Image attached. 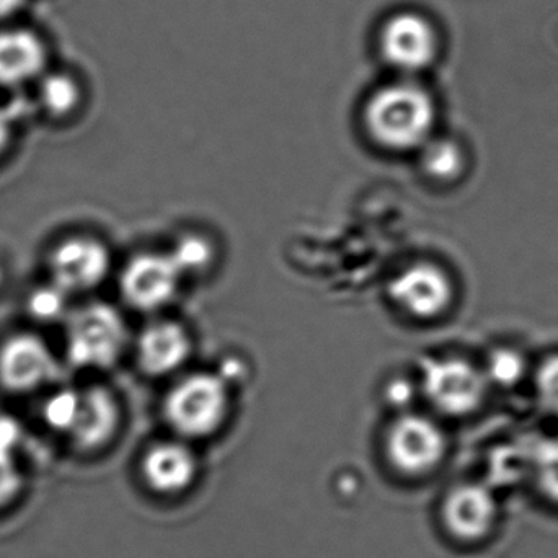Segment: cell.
<instances>
[{
  "instance_id": "2",
  "label": "cell",
  "mask_w": 558,
  "mask_h": 558,
  "mask_svg": "<svg viewBox=\"0 0 558 558\" xmlns=\"http://www.w3.org/2000/svg\"><path fill=\"white\" fill-rule=\"evenodd\" d=\"M65 360L77 369H107L120 360L126 344V325L113 305L90 302L69 312Z\"/></svg>"
},
{
  "instance_id": "20",
  "label": "cell",
  "mask_w": 558,
  "mask_h": 558,
  "mask_svg": "<svg viewBox=\"0 0 558 558\" xmlns=\"http://www.w3.org/2000/svg\"><path fill=\"white\" fill-rule=\"evenodd\" d=\"M25 487V478L15 461V452L0 448V510L15 504Z\"/></svg>"
},
{
  "instance_id": "21",
  "label": "cell",
  "mask_w": 558,
  "mask_h": 558,
  "mask_svg": "<svg viewBox=\"0 0 558 558\" xmlns=\"http://www.w3.org/2000/svg\"><path fill=\"white\" fill-rule=\"evenodd\" d=\"M177 267L183 274H193L208 267L211 260V247L199 238H186L170 254Z\"/></svg>"
},
{
  "instance_id": "17",
  "label": "cell",
  "mask_w": 558,
  "mask_h": 558,
  "mask_svg": "<svg viewBox=\"0 0 558 558\" xmlns=\"http://www.w3.org/2000/svg\"><path fill=\"white\" fill-rule=\"evenodd\" d=\"M69 298L64 291L58 286L49 284L41 286L29 294L28 298V312L43 324H52V322H64L69 315Z\"/></svg>"
},
{
  "instance_id": "23",
  "label": "cell",
  "mask_w": 558,
  "mask_h": 558,
  "mask_svg": "<svg viewBox=\"0 0 558 558\" xmlns=\"http://www.w3.org/2000/svg\"><path fill=\"white\" fill-rule=\"evenodd\" d=\"M537 389L544 405L558 413V356L550 357L537 374Z\"/></svg>"
},
{
  "instance_id": "15",
  "label": "cell",
  "mask_w": 558,
  "mask_h": 558,
  "mask_svg": "<svg viewBox=\"0 0 558 558\" xmlns=\"http://www.w3.org/2000/svg\"><path fill=\"white\" fill-rule=\"evenodd\" d=\"M46 48L36 33L15 28L0 32V87H16L38 77Z\"/></svg>"
},
{
  "instance_id": "10",
  "label": "cell",
  "mask_w": 558,
  "mask_h": 558,
  "mask_svg": "<svg viewBox=\"0 0 558 558\" xmlns=\"http://www.w3.org/2000/svg\"><path fill=\"white\" fill-rule=\"evenodd\" d=\"M380 51L384 59L399 71H422L435 59L436 35L423 16L400 13L384 25Z\"/></svg>"
},
{
  "instance_id": "8",
  "label": "cell",
  "mask_w": 558,
  "mask_h": 558,
  "mask_svg": "<svg viewBox=\"0 0 558 558\" xmlns=\"http://www.w3.org/2000/svg\"><path fill=\"white\" fill-rule=\"evenodd\" d=\"M182 277L170 254H141L121 274V294L137 311H157L172 301Z\"/></svg>"
},
{
  "instance_id": "7",
  "label": "cell",
  "mask_w": 558,
  "mask_h": 558,
  "mask_svg": "<svg viewBox=\"0 0 558 558\" xmlns=\"http://www.w3.org/2000/svg\"><path fill=\"white\" fill-rule=\"evenodd\" d=\"M387 454L397 471L407 475L426 474L445 458V435L425 416H402L389 429Z\"/></svg>"
},
{
  "instance_id": "1",
  "label": "cell",
  "mask_w": 558,
  "mask_h": 558,
  "mask_svg": "<svg viewBox=\"0 0 558 558\" xmlns=\"http://www.w3.org/2000/svg\"><path fill=\"white\" fill-rule=\"evenodd\" d=\"M367 131L379 146L409 150L422 146L435 123V105L428 92L412 82L380 88L364 111Z\"/></svg>"
},
{
  "instance_id": "3",
  "label": "cell",
  "mask_w": 558,
  "mask_h": 558,
  "mask_svg": "<svg viewBox=\"0 0 558 558\" xmlns=\"http://www.w3.org/2000/svg\"><path fill=\"white\" fill-rule=\"evenodd\" d=\"M228 407V387L221 377L193 374L170 390L166 418L183 438L202 439L221 428Z\"/></svg>"
},
{
  "instance_id": "26",
  "label": "cell",
  "mask_w": 558,
  "mask_h": 558,
  "mask_svg": "<svg viewBox=\"0 0 558 558\" xmlns=\"http://www.w3.org/2000/svg\"><path fill=\"white\" fill-rule=\"evenodd\" d=\"M23 2L25 0H0V20L19 12L22 9Z\"/></svg>"
},
{
  "instance_id": "24",
  "label": "cell",
  "mask_w": 558,
  "mask_h": 558,
  "mask_svg": "<svg viewBox=\"0 0 558 558\" xmlns=\"http://www.w3.org/2000/svg\"><path fill=\"white\" fill-rule=\"evenodd\" d=\"M10 141H12V120H10L7 111L0 108V156L5 153Z\"/></svg>"
},
{
  "instance_id": "14",
  "label": "cell",
  "mask_w": 558,
  "mask_h": 558,
  "mask_svg": "<svg viewBox=\"0 0 558 558\" xmlns=\"http://www.w3.org/2000/svg\"><path fill=\"white\" fill-rule=\"evenodd\" d=\"M198 472L195 452L179 441L153 446L144 456L143 474L159 494H180L195 482Z\"/></svg>"
},
{
  "instance_id": "12",
  "label": "cell",
  "mask_w": 558,
  "mask_h": 558,
  "mask_svg": "<svg viewBox=\"0 0 558 558\" xmlns=\"http://www.w3.org/2000/svg\"><path fill=\"white\" fill-rule=\"evenodd\" d=\"M497 501L482 485H462L446 498L442 507L446 526L462 541H478L487 536L497 521Z\"/></svg>"
},
{
  "instance_id": "11",
  "label": "cell",
  "mask_w": 558,
  "mask_h": 558,
  "mask_svg": "<svg viewBox=\"0 0 558 558\" xmlns=\"http://www.w3.org/2000/svg\"><path fill=\"white\" fill-rule=\"evenodd\" d=\"M451 282L433 265H413L392 279L389 294L413 317L432 318L441 314L451 301Z\"/></svg>"
},
{
  "instance_id": "5",
  "label": "cell",
  "mask_w": 558,
  "mask_h": 558,
  "mask_svg": "<svg viewBox=\"0 0 558 558\" xmlns=\"http://www.w3.org/2000/svg\"><path fill=\"white\" fill-rule=\"evenodd\" d=\"M120 422V403L107 387L74 389L61 435L77 451L94 452L114 438Z\"/></svg>"
},
{
  "instance_id": "16",
  "label": "cell",
  "mask_w": 558,
  "mask_h": 558,
  "mask_svg": "<svg viewBox=\"0 0 558 558\" xmlns=\"http://www.w3.org/2000/svg\"><path fill=\"white\" fill-rule=\"evenodd\" d=\"M39 100L52 117H68L81 100L77 82L68 74H51L39 85Z\"/></svg>"
},
{
  "instance_id": "19",
  "label": "cell",
  "mask_w": 558,
  "mask_h": 558,
  "mask_svg": "<svg viewBox=\"0 0 558 558\" xmlns=\"http://www.w3.org/2000/svg\"><path fill=\"white\" fill-rule=\"evenodd\" d=\"M534 472L541 490L558 501V441H543L533 456Z\"/></svg>"
},
{
  "instance_id": "6",
  "label": "cell",
  "mask_w": 558,
  "mask_h": 558,
  "mask_svg": "<svg viewBox=\"0 0 558 558\" xmlns=\"http://www.w3.org/2000/svg\"><path fill=\"white\" fill-rule=\"evenodd\" d=\"M107 245L88 235L62 239L49 252V282L65 294H81L100 286L110 274Z\"/></svg>"
},
{
  "instance_id": "22",
  "label": "cell",
  "mask_w": 558,
  "mask_h": 558,
  "mask_svg": "<svg viewBox=\"0 0 558 558\" xmlns=\"http://www.w3.org/2000/svg\"><path fill=\"white\" fill-rule=\"evenodd\" d=\"M490 374L497 383L504 386L517 383L523 374V361L511 351H498L492 357Z\"/></svg>"
},
{
  "instance_id": "13",
  "label": "cell",
  "mask_w": 558,
  "mask_h": 558,
  "mask_svg": "<svg viewBox=\"0 0 558 558\" xmlns=\"http://www.w3.org/2000/svg\"><path fill=\"white\" fill-rule=\"evenodd\" d=\"M192 343L182 325L157 322L144 328L137 340V363L149 376H166L189 360Z\"/></svg>"
},
{
  "instance_id": "4",
  "label": "cell",
  "mask_w": 558,
  "mask_h": 558,
  "mask_svg": "<svg viewBox=\"0 0 558 558\" xmlns=\"http://www.w3.org/2000/svg\"><path fill=\"white\" fill-rule=\"evenodd\" d=\"M61 376V363L45 338L19 331L0 343V387L15 396L38 392Z\"/></svg>"
},
{
  "instance_id": "9",
  "label": "cell",
  "mask_w": 558,
  "mask_h": 558,
  "mask_svg": "<svg viewBox=\"0 0 558 558\" xmlns=\"http://www.w3.org/2000/svg\"><path fill=\"white\" fill-rule=\"evenodd\" d=\"M423 384L429 400L449 415H465L484 399V377L464 361H428Z\"/></svg>"
},
{
  "instance_id": "18",
  "label": "cell",
  "mask_w": 558,
  "mask_h": 558,
  "mask_svg": "<svg viewBox=\"0 0 558 558\" xmlns=\"http://www.w3.org/2000/svg\"><path fill=\"white\" fill-rule=\"evenodd\" d=\"M423 166L426 172L435 179H452L461 172V150L448 141L429 144L423 154Z\"/></svg>"
},
{
  "instance_id": "25",
  "label": "cell",
  "mask_w": 558,
  "mask_h": 558,
  "mask_svg": "<svg viewBox=\"0 0 558 558\" xmlns=\"http://www.w3.org/2000/svg\"><path fill=\"white\" fill-rule=\"evenodd\" d=\"M392 402H409L410 400V386L405 383L392 384V393H390Z\"/></svg>"
}]
</instances>
